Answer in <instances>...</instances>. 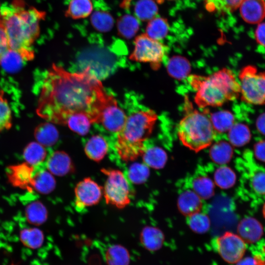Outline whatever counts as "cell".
Segmentation results:
<instances>
[{
    "label": "cell",
    "instance_id": "cell-15",
    "mask_svg": "<svg viewBox=\"0 0 265 265\" xmlns=\"http://www.w3.org/2000/svg\"><path fill=\"white\" fill-rule=\"evenodd\" d=\"M239 237L246 242L253 243L259 240L263 234L261 224L252 217H247L241 220L238 227Z\"/></svg>",
    "mask_w": 265,
    "mask_h": 265
},
{
    "label": "cell",
    "instance_id": "cell-6",
    "mask_svg": "<svg viewBox=\"0 0 265 265\" xmlns=\"http://www.w3.org/2000/svg\"><path fill=\"white\" fill-rule=\"evenodd\" d=\"M241 100L249 104H265V72H258L255 66L248 65L239 71Z\"/></svg>",
    "mask_w": 265,
    "mask_h": 265
},
{
    "label": "cell",
    "instance_id": "cell-11",
    "mask_svg": "<svg viewBox=\"0 0 265 265\" xmlns=\"http://www.w3.org/2000/svg\"><path fill=\"white\" fill-rule=\"evenodd\" d=\"M103 193V188L90 178L79 182L75 188V206L79 210L97 204Z\"/></svg>",
    "mask_w": 265,
    "mask_h": 265
},
{
    "label": "cell",
    "instance_id": "cell-13",
    "mask_svg": "<svg viewBox=\"0 0 265 265\" xmlns=\"http://www.w3.org/2000/svg\"><path fill=\"white\" fill-rule=\"evenodd\" d=\"M46 167L53 175L63 176L74 170L69 156L63 151H57L50 154L46 159Z\"/></svg>",
    "mask_w": 265,
    "mask_h": 265
},
{
    "label": "cell",
    "instance_id": "cell-23",
    "mask_svg": "<svg viewBox=\"0 0 265 265\" xmlns=\"http://www.w3.org/2000/svg\"><path fill=\"white\" fill-rule=\"evenodd\" d=\"M93 10L90 0H71L65 15L73 19L84 18L89 16Z\"/></svg>",
    "mask_w": 265,
    "mask_h": 265
},
{
    "label": "cell",
    "instance_id": "cell-52",
    "mask_svg": "<svg viewBox=\"0 0 265 265\" xmlns=\"http://www.w3.org/2000/svg\"><path fill=\"white\" fill-rule=\"evenodd\" d=\"M263 213L264 216L265 218V203L264 204L263 206Z\"/></svg>",
    "mask_w": 265,
    "mask_h": 265
},
{
    "label": "cell",
    "instance_id": "cell-19",
    "mask_svg": "<svg viewBox=\"0 0 265 265\" xmlns=\"http://www.w3.org/2000/svg\"><path fill=\"white\" fill-rule=\"evenodd\" d=\"M178 204L180 211L187 215L199 212L202 207L200 197L194 191L190 190L181 194Z\"/></svg>",
    "mask_w": 265,
    "mask_h": 265
},
{
    "label": "cell",
    "instance_id": "cell-20",
    "mask_svg": "<svg viewBox=\"0 0 265 265\" xmlns=\"http://www.w3.org/2000/svg\"><path fill=\"white\" fill-rule=\"evenodd\" d=\"M47 152L45 147L38 142H32L25 148L23 157L29 164L38 167L42 165L47 158Z\"/></svg>",
    "mask_w": 265,
    "mask_h": 265
},
{
    "label": "cell",
    "instance_id": "cell-51",
    "mask_svg": "<svg viewBox=\"0 0 265 265\" xmlns=\"http://www.w3.org/2000/svg\"><path fill=\"white\" fill-rule=\"evenodd\" d=\"M0 27H3L2 23V19H1V14H0Z\"/></svg>",
    "mask_w": 265,
    "mask_h": 265
},
{
    "label": "cell",
    "instance_id": "cell-8",
    "mask_svg": "<svg viewBox=\"0 0 265 265\" xmlns=\"http://www.w3.org/2000/svg\"><path fill=\"white\" fill-rule=\"evenodd\" d=\"M167 51L168 47L160 41L143 33L135 38L134 49L129 58L134 61L150 63L153 69H157L160 66Z\"/></svg>",
    "mask_w": 265,
    "mask_h": 265
},
{
    "label": "cell",
    "instance_id": "cell-29",
    "mask_svg": "<svg viewBox=\"0 0 265 265\" xmlns=\"http://www.w3.org/2000/svg\"><path fill=\"white\" fill-rule=\"evenodd\" d=\"M168 28L167 20L160 17L155 18L148 23L145 33L150 38L160 41L167 35Z\"/></svg>",
    "mask_w": 265,
    "mask_h": 265
},
{
    "label": "cell",
    "instance_id": "cell-26",
    "mask_svg": "<svg viewBox=\"0 0 265 265\" xmlns=\"http://www.w3.org/2000/svg\"><path fill=\"white\" fill-rule=\"evenodd\" d=\"M137 19L130 14L124 15L117 20V27L119 35L129 39L135 35L139 29Z\"/></svg>",
    "mask_w": 265,
    "mask_h": 265
},
{
    "label": "cell",
    "instance_id": "cell-25",
    "mask_svg": "<svg viewBox=\"0 0 265 265\" xmlns=\"http://www.w3.org/2000/svg\"><path fill=\"white\" fill-rule=\"evenodd\" d=\"M228 132L230 143L237 147L245 145L250 141L251 138L249 127L243 123L234 124Z\"/></svg>",
    "mask_w": 265,
    "mask_h": 265
},
{
    "label": "cell",
    "instance_id": "cell-4",
    "mask_svg": "<svg viewBox=\"0 0 265 265\" xmlns=\"http://www.w3.org/2000/svg\"><path fill=\"white\" fill-rule=\"evenodd\" d=\"M156 113L149 108L140 109L127 116L126 122L118 132L115 149L124 161H131L142 154L145 141L152 132L157 120Z\"/></svg>",
    "mask_w": 265,
    "mask_h": 265
},
{
    "label": "cell",
    "instance_id": "cell-34",
    "mask_svg": "<svg viewBox=\"0 0 265 265\" xmlns=\"http://www.w3.org/2000/svg\"><path fill=\"white\" fill-rule=\"evenodd\" d=\"M243 0H204L206 8L209 12L228 13L238 8Z\"/></svg>",
    "mask_w": 265,
    "mask_h": 265
},
{
    "label": "cell",
    "instance_id": "cell-43",
    "mask_svg": "<svg viewBox=\"0 0 265 265\" xmlns=\"http://www.w3.org/2000/svg\"><path fill=\"white\" fill-rule=\"evenodd\" d=\"M250 184L256 193L265 195V171L262 169L255 170L251 176Z\"/></svg>",
    "mask_w": 265,
    "mask_h": 265
},
{
    "label": "cell",
    "instance_id": "cell-22",
    "mask_svg": "<svg viewBox=\"0 0 265 265\" xmlns=\"http://www.w3.org/2000/svg\"><path fill=\"white\" fill-rule=\"evenodd\" d=\"M105 257L108 265H129L130 262L128 250L120 244L110 246L106 251Z\"/></svg>",
    "mask_w": 265,
    "mask_h": 265
},
{
    "label": "cell",
    "instance_id": "cell-31",
    "mask_svg": "<svg viewBox=\"0 0 265 265\" xmlns=\"http://www.w3.org/2000/svg\"><path fill=\"white\" fill-rule=\"evenodd\" d=\"M233 149L226 141H222L214 144L211 148L210 155L212 159L219 164L228 162L232 158Z\"/></svg>",
    "mask_w": 265,
    "mask_h": 265
},
{
    "label": "cell",
    "instance_id": "cell-49",
    "mask_svg": "<svg viewBox=\"0 0 265 265\" xmlns=\"http://www.w3.org/2000/svg\"><path fill=\"white\" fill-rule=\"evenodd\" d=\"M236 265H256V262L254 258L246 257L243 259H240L237 263Z\"/></svg>",
    "mask_w": 265,
    "mask_h": 265
},
{
    "label": "cell",
    "instance_id": "cell-42",
    "mask_svg": "<svg viewBox=\"0 0 265 265\" xmlns=\"http://www.w3.org/2000/svg\"><path fill=\"white\" fill-rule=\"evenodd\" d=\"M22 61H24L16 52L8 49L4 54L0 64L8 71H14L19 68Z\"/></svg>",
    "mask_w": 265,
    "mask_h": 265
},
{
    "label": "cell",
    "instance_id": "cell-37",
    "mask_svg": "<svg viewBox=\"0 0 265 265\" xmlns=\"http://www.w3.org/2000/svg\"><path fill=\"white\" fill-rule=\"evenodd\" d=\"M26 215L30 222L39 225L46 221L47 218V211L41 203L35 202L28 206Z\"/></svg>",
    "mask_w": 265,
    "mask_h": 265
},
{
    "label": "cell",
    "instance_id": "cell-21",
    "mask_svg": "<svg viewBox=\"0 0 265 265\" xmlns=\"http://www.w3.org/2000/svg\"><path fill=\"white\" fill-rule=\"evenodd\" d=\"M34 134L37 142L44 147L53 146L59 138L56 128L50 123H44L39 125Z\"/></svg>",
    "mask_w": 265,
    "mask_h": 265
},
{
    "label": "cell",
    "instance_id": "cell-44",
    "mask_svg": "<svg viewBox=\"0 0 265 265\" xmlns=\"http://www.w3.org/2000/svg\"><path fill=\"white\" fill-rule=\"evenodd\" d=\"M251 252L256 265H265V245L254 248Z\"/></svg>",
    "mask_w": 265,
    "mask_h": 265
},
{
    "label": "cell",
    "instance_id": "cell-32",
    "mask_svg": "<svg viewBox=\"0 0 265 265\" xmlns=\"http://www.w3.org/2000/svg\"><path fill=\"white\" fill-rule=\"evenodd\" d=\"M20 235L22 243L26 247L32 249L39 248L44 241L43 232L36 228L24 229L21 231Z\"/></svg>",
    "mask_w": 265,
    "mask_h": 265
},
{
    "label": "cell",
    "instance_id": "cell-2",
    "mask_svg": "<svg viewBox=\"0 0 265 265\" xmlns=\"http://www.w3.org/2000/svg\"><path fill=\"white\" fill-rule=\"evenodd\" d=\"M0 14L9 49L18 53L24 61L33 59L31 47L39 35L40 23L46 13L34 7L26 8L20 0H16L3 5Z\"/></svg>",
    "mask_w": 265,
    "mask_h": 265
},
{
    "label": "cell",
    "instance_id": "cell-39",
    "mask_svg": "<svg viewBox=\"0 0 265 265\" xmlns=\"http://www.w3.org/2000/svg\"><path fill=\"white\" fill-rule=\"evenodd\" d=\"M12 112L9 103L0 89V132L9 130L12 126Z\"/></svg>",
    "mask_w": 265,
    "mask_h": 265
},
{
    "label": "cell",
    "instance_id": "cell-38",
    "mask_svg": "<svg viewBox=\"0 0 265 265\" xmlns=\"http://www.w3.org/2000/svg\"><path fill=\"white\" fill-rule=\"evenodd\" d=\"M192 186L194 192L200 197L207 199L213 194V184L208 177H200L195 179Z\"/></svg>",
    "mask_w": 265,
    "mask_h": 265
},
{
    "label": "cell",
    "instance_id": "cell-50",
    "mask_svg": "<svg viewBox=\"0 0 265 265\" xmlns=\"http://www.w3.org/2000/svg\"><path fill=\"white\" fill-rule=\"evenodd\" d=\"M155 2H157L159 4H161L165 0H153Z\"/></svg>",
    "mask_w": 265,
    "mask_h": 265
},
{
    "label": "cell",
    "instance_id": "cell-12",
    "mask_svg": "<svg viewBox=\"0 0 265 265\" xmlns=\"http://www.w3.org/2000/svg\"><path fill=\"white\" fill-rule=\"evenodd\" d=\"M35 169L36 167L26 162L11 165L8 168V180L16 187L32 189L31 182Z\"/></svg>",
    "mask_w": 265,
    "mask_h": 265
},
{
    "label": "cell",
    "instance_id": "cell-46",
    "mask_svg": "<svg viewBox=\"0 0 265 265\" xmlns=\"http://www.w3.org/2000/svg\"><path fill=\"white\" fill-rule=\"evenodd\" d=\"M254 150L256 158L265 162V140L257 142L254 146Z\"/></svg>",
    "mask_w": 265,
    "mask_h": 265
},
{
    "label": "cell",
    "instance_id": "cell-7",
    "mask_svg": "<svg viewBox=\"0 0 265 265\" xmlns=\"http://www.w3.org/2000/svg\"><path fill=\"white\" fill-rule=\"evenodd\" d=\"M106 179L103 188L107 204L122 209L131 202V190L127 179L120 170L103 168Z\"/></svg>",
    "mask_w": 265,
    "mask_h": 265
},
{
    "label": "cell",
    "instance_id": "cell-35",
    "mask_svg": "<svg viewBox=\"0 0 265 265\" xmlns=\"http://www.w3.org/2000/svg\"><path fill=\"white\" fill-rule=\"evenodd\" d=\"M168 71L172 77L181 79L186 77L190 71L188 61L180 56H174L169 61Z\"/></svg>",
    "mask_w": 265,
    "mask_h": 265
},
{
    "label": "cell",
    "instance_id": "cell-48",
    "mask_svg": "<svg viewBox=\"0 0 265 265\" xmlns=\"http://www.w3.org/2000/svg\"><path fill=\"white\" fill-rule=\"evenodd\" d=\"M256 127L260 133L265 135V112L261 114L257 117Z\"/></svg>",
    "mask_w": 265,
    "mask_h": 265
},
{
    "label": "cell",
    "instance_id": "cell-3",
    "mask_svg": "<svg viewBox=\"0 0 265 265\" xmlns=\"http://www.w3.org/2000/svg\"><path fill=\"white\" fill-rule=\"evenodd\" d=\"M189 82L196 91L194 101L200 108L219 106L240 95V83L233 72L227 68L208 77L191 76Z\"/></svg>",
    "mask_w": 265,
    "mask_h": 265
},
{
    "label": "cell",
    "instance_id": "cell-18",
    "mask_svg": "<svg viewBox=\"0 0 265 265\" xmlns=\"http://www.w3.org/2000/svg\"><path fill=\"white\" fill-rule=\"evenodd\" d=\"M140 241L142 245L150 251L159 250L164 241V235L158 228L146 227L140 234Z\"/></svg>",
    "mask_w": 265,
    "mask_h": 265
},
{
    "label": "cell",
    "instance_id": "cell-33",
    "mask_svg": "<svg viewBox=\"0 0 265 265\" xmlns=\"http://www.w3.org/2000/svg\"><path fill=\"white\" fill-rule=\"evenodd\" d=\"M90 21L93 27L100 32H108L113 27L114 19L108 12L97 10L91 15Z\"/></svg>",
    "mask_w": 265,
    "mask_h": 265
},
{
    "label": "cell",
    "instance_id": "cell-16",
    "mask_svg": "<svg viewBox=\"0 0 265 265\" xmlns=\"http://www.w3.org/2000/svg\"><path fill=\"white\" fill-rule=\"evenodd\" d=\"M55 180L53 175L45 168L36 167L31 182V189L42 194H48L55 188Z\"/></svg>",
    "mask_w": 265,
    "mask_h": 265
},
{
    "label": "cell",
    "instance_id": "cell-45",
    "mask_svg": "<svg viewBox=\"0 0 265 265\" xmlns=\"http://www.w3.org/2000/svg\"><path fill=\"white\" fill-rule=\"evenodd\" d=\"M255 37L257 43L265 47V23L258 24L255 29Z\"/></svg>",
    "mask_w": 265,
    "mask_h": 265
},
{
    "label": "cell",
    "instance_id": "cell-14",
    "mask_svg": "<svg viewBox=\"0 0 265 265\" xmlns=\"http://www.w3.org/2000/svg\"><path fill=\"white\" fill-rule=\"evenodd\" d=\"M239 7L242 19L248 24H259L265 18V0H243Z\"/></svg>",
    "mask_w": 265,
    "mask_h": 265
},
{
    "label": "cell",
    "instance_id": "cell-17",
    "mask_svg": "<svg viewBox=\"0 0 265 265\" xmlns=\"http://www.w3.org/2000/svg\"><path fill=\"white\" fill-rule=\"evenodd\" d=\"M108 148L106 140L100 135H95L87 141L84 147V151L90 159L99 162L104 158Z\"/></svg>",
    "mask_w": 265,
    "mask_h": 265
},
{
    "label": "cell",
    "instance_id": "cell-40",
    "mask_svg": "<svg viewBox=\"0 0 265 265\" xmlns=\"http://www.w3.org/2000/svg\"><path fill=\"white\" fill-rule=\"evenodd\" d=\"M149 170L148 166L140 163L132 164L128 171V177L132 183L140 184L144 182L148 178Z\"/></svg>",
    "mask_w": 265,
    "mask_h": 265
},
{
    "label": "cell",
    "instance_id": "cell-1",
    "mask_svg": "<svg viewBox=\"0 0 265 265\" xmlns=\"http://www.w3.org/2000/svg\"><path fill=\"white\" fill-rule=\"evenodd\" d=\"M108 95L89 67L72 73L53 64L43 80L36 113L48 122L64 125L72 115L83 113L98 123Z\"/></svg>",
    "mask_w": 265,
    "mask_h": 265
},
{
    "label": "cell",
    "instance_id": "cell-28",
    "mask_svg": "<svg viewBox=\"0 0 265 265\" xmlns=\"http://www.w3.org/2000/svg\"><path fill=\"white\" fill-rule=\"evenodd\" d=\"M210 119L215 131L224 132L229 131L235 124L233 114L228 110H220L211 114Z\"/></svg>",
    "mask_w": 265,
    "mask_h": 265
},
{
    "label": "cell",
    "instance_id": "cell-47",
    "mask_svg": "<svg viewBox=\"0 0 265 265\" xmlns=\"http://www.w3.org/2000/svg\"><path fill=\"white\" fill-rule=\"evenodd\" d=\"M9 49L8 40L4 28L0 27V62L4 54Z\"/></svg>",
    "mask_w": 265,
    "mask_h": 265
},
{
    "label": "cell",
    "instance_id": "cell-27",
    "mask_svg": "<svg viewBox=\"0 0 265 265\" xmlns=\"http://www.w3.org/2000/svg\"><path fill=\"white\" fill-rule=\"evenodd\" d=\"M92 121L86 114L80 113L70 116L67 121L66 125L74 132L81 135L86 134L90 129Z\"/></svg>",
    "mask_w": 265,
    "mask_h": 265
},
{
    "label": "cell",
    "instance_id": "cell-5",
    "mask_svg": "<svg viewBox=\"0 0 265 265\" xmlns=\"http://www.w3.org/2000/svg\"><path fill=\"white\" fill-rule=\"evenodd\" d=\"M178 135L185 146L198 152L212 143L215 131L210 117L206 113L188 110L178 125Z\"/></svg>",
    "mask_w": 265,
    "mask_h": 265
},
{
    "label": "cell",
    "instance_id": "cell-30",
    "mask_svg": "<svg viewBox=\"0 0 265 265\" xmlns=\"http://www.w3.org/2000/svg\"><path fill=\"white\" fill-rule=\"evenodd\" d=\"M157 11V6L153 0H138L133 7L136 18L144 21L153 19Z\"/></svg>",
    "mask_w": 265,
    "mask_h": 265
},
{
    "label": "cell",
    "instance_id": "cell-41",
    "mask_svg": "<svg viewBox=\"0 0 265 265\" xmlns=\"http://www.w3.org/2000/svg\"><path fill=\"white\" fill-rule=\"evenodd\" d=\"M187 221L190 228L197 233H204L210 228V222L208 217L199 212L188 215Z\"/></svg>",
    "mask_w": 265,
    "mask_h": 265
},
{
    "label": "cell",
    "instance_id": "cell-10",
    "mask_svg": "<svg viewBox=\"0 0 265 265\" xmlns=\"http://www.w3.org/2000/svg\"><path fill=\"white\" fill-rule=\"evenodd\" d=\"M127 115L118 105L115 98L109 96L100 111L98 124L112 132H119L126 122Z\"/></svg>",
    "mask_w": 265,
    "mask_h": 265
},
{
    "label": "cell",
    "instance_id": "cell-24",
    "mask_svg": "<svg viewBox=\"0 0 265 265\" xmlns=\"http://www.w3.org/2000/svg\"><path fill=\"white\" fill-rule=\"evenodd\" d=\"M142 155L144 163L155 169L163 167L167 160L166 153L159 147H146Z\"/></svg>",
    "mask_w": 265,
    "mask_h": 265
},
{
    "label": "cell",
    "instance_id": "cell-9",
    "mask_svg": "<svg viewBox=\"0 0 265 265\" xmlns=\"http://www.w3.org/2000/svg\"><path fill=\"white\" fill-rule=\"evenodd\" d=\"M215 246L221 257L229 264L238 262L246 250L244 240L239 236L229 232L216 239Z\"/></svg>",
    "mask_w": 265,
    "mask_h": 265
},
{
    "label": "cell",
    "instance_id": "cell-36",
    "mask_svg": "<svg viewBox=\"0 0 265 265\" xmlns=\"http://www.w3.org/2000/svg\"><path fill=\"white\" fill-rule=\"evenodd\" d=\"M236 177L235 173L227 166L218 168L214 174L216 185L221 188H229L235 183Z\"/></svg>",
    "mask_w": 265,
    "mask_h": 265
}]
</instances>
